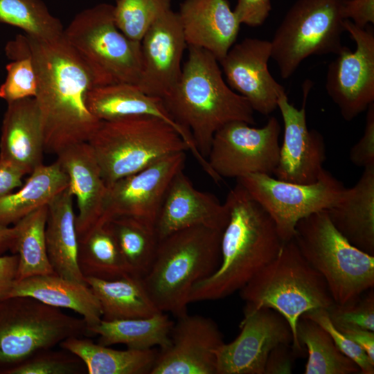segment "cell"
<instances>
[{
  "label": "cell",
  "instance_id": "43",
  "mask_svg": "<svg viewBox=\"0 0 374 374\" xmlns=\"http://www.w3.org/2000/svg\"><path fill=\"white\" fill-rule=\"evenodd\" d=\"M271 10V0H238L233 12L241 24L257 27L263 24Z\"/></svg>",
  "mask_w": 374,
  "mask_h": 374
},
{
  "label": "cell",
  "instance_id": "5",
  "mask_svg": "<svg viewBox=\"0 0 374 374\" xmlns=\"http://www.w3.org/2000/svg\"><path fill=\"white\" fill-rule=\"evenodd\" d=\"M246 302L244 313L271 308L289 323L297 355L303 346L296 336L301 317L312 310H328L335 304L322 276L305 259L293 239L283 242L278 256L240 290Z\"/></svg>",
  "mask_w": 374,
  "mask_h": 374
},
{
  "label": "cell",
  "instance_id": "48",
  "mask_svg": "<svg viewBox=\"0 0 374 374\" xmlns=\"http://www.w3.org/2000/svg\"><path fill=\"white\" fill-rule=\"evenodd\" d=\"M337 329L359 345L374 362L373 331L356 327H344Z\"/></svg>",
  "mask_w": 374,
  "mask_h": 374
},
{
  "label": "cell",
  "instance_id": "18",
  "mask_svg": "<svg viewBox=\"0 0 374 374\" xmlns=\"http://www.w3.org/2000/svg\"><path fill=\"white\" fill-rule=\"evenodd\" d=\"M270 41L247 37L233 44L219 61L228 85L245 98L254 112L268 116L277 109L283 85L268 69Z\"/></svg>",
  "mask_w": 374,
  "mask_h": 374
},
{
  "label": "cell",
  "instance_id": "3",
  "mask_svg": "<svg viewBox=\"0 0 374 374\" xmlns=\"http://www.w3.org/2000/svg\"><path fill=\"white\" fill-rule=\"evenodd\" d=\"M188 48V57L179 79L162 100L207 159L215 133L232 121L255 125L254 111L247 100L224 80L219 62L213 54L201 48Z\"/></svg>",
  "mask_w": 374,
  "mask_h": 374
},
{
  "label": "cell",
  "instance_id": "12",
  "mask_svg": "<svg viewBox=\"0 0 374 374\" xmlns=\"http://www.w3.org/2000/svg\"><path fill=\"white\" fill-rule=\"evenodd\" d=\"M281 126L274 116L262 127L232 121L214 134L207 161L222 179L249 174L271 175L279 159Z\"/></svg>",
  "mask_w": 374,
  "mask_h": 374
},
{
  "label": "cell",
  "instance_id": "26",
  "mask_svg": "<svg viewBox=\"0 0 374 374\" xmlns=\"http://www.w3.org/2000/svg\"><path fill=\"white\" fill-rule=\"evenodd\" d=\"M27 296L45 304L71 310L86 322L88 329L102 320L100 303L89 286L56 274L16 280L9 296Z\"/></svg>",
  "mask_w": 374,
  "mask_h": 374
},
{
  "label": "cell",
  "instance_id": "21",
  "mask_svg": "<svg viewBox=\"0 0 374 374\" xmlns=\"http://www.w3.org/2000/svg\"><path fill=\"white\" fill-rule=\"evenodd\" d=\"M87 105L91 113L103 121L137 116H152L163 120L181 136L205 172H211L207 159L199 152L191 134L176 122L162 98L144 93L135 84L118 83L93 87L88 92Z\"/></svg>",
  "mask_w": 374,
  "mask_h": 374
},
{
  "label": "cell",
  "instance_id": "13",
  "mask_svg": "<svg viewBox=\"0 0 374 374\" xmlns=\"http://www.w3.org/2000/svg\"><path fill=\"white\" fill-rule=\"evenodd\" d=\"M344 28L355 41V50L344 46L328 64L325 87L343 118L350 121L374 103V31L348 19Z\"/></svg>",
  "mask_w": 374,
  "mask_h": 374
},
{
  "label": "cell",
  "instance_id": "31",
  "mask_svg": "<svg viewBox=\"0 0 374 374\" xmlns=\"http://www.w3.org/2000/svg\"><path fill=\"white\" fill-rule=\"evenodd\" d=\"M173 324L168 314L159 312L145 318L102 319L88 330L90 336L98 335V343L103 346L121 344L136 350H147L154 346L163 349L170 344Z\"/></svg>",
  "mask_w": 374,
  "mask_h": 374
},
{
  "label": "cell",
  "instance_id": "35",
  "mask_svg": "<svg viewBox=\"0 0 374 374\" xmlns=\"http://www.w3.org/2000/svg\"><path fill=\"white\" fill-rule=\"evenodd\" d=\"M296 336L308 353L305 374L360 373L357 364L339 350L328 332L312 320L301 317Z\"/></svg>",
  "mask_w": 374,
  "mask_h": 374
},
{
  "label": "cell",
  "instance_id": "11",
  "mask_svg": "<svg viewBox=\"0 0 374 374\" xmlns=\"http://www.w3.org/2000/svg\"><path fill=\"white\" fill-rule=\"evenodd\" d=\"M239 183L270 215L283 242L293 238L297 222L330 208L345 189L344 184L325 169L312 184H301L254 173L237 179Z\"/></svg>",
  "mask_w": 374,
  "mask_h": 374
},
{
  "label": "cell",
  "instance_id": "38",
  "mask_svg": "<svg viewBox=\"0 0 374 374\" xmlns=\"http://www.w3.org/2000/svg\"><path fill=\"white\" fill-rule=\"evenodd\" d=\"M6 66V77L0 86V98L7 103L35 98L37 76L32 60L27 55L16 57Z\"/></svg>",
  "mask_w": 374,
  "mask_h": 374
},
{
  "label": "cell",
  "instance_id": "23",
  "mask_svg": "<svg viewBox=\"0 0 374 374\" xmlns=\"http://www.w3.org/2000/svg\"><path fill=\"white\" fill-rule=\"evenodd\" d=\"M177 13L187 46L205 49L218 62L238 37L241 24L227 0H184Z\"/></svg>",
  "mask_w": 374,
  "mask_h": 374
},
{
  "label": "cell",
  "instance_id": "8",
  "mask_svg": "<svg viewBox=\"0 0 374 374\" xmlns=\"http://www.w3.org/2000/svg\"><path fill=\"white\" fill-rule=\"evenodd\" d=\"M63 36L89 69L96 87L137 85L143 66L141 42L116 26L114 6L100 3L78 13Z\"/></svg>",
  "mask_w": 374,
  "mask_h": 374
},
{
  "label": "cell",
  "instance_id": "14",
  "mask_svg": "<svg viewBox=\"0 0 374 374\" xmlns=\"http://www.w3.org/2000/svg\"><path fill=\"white\" fill-rule=\"evenodd\" d=\"M186 158V152L170 154L107 186L100 223L127 216L155 226L168 188Z\"/></svg>",
  "mask_w": 374,
  "mask_h": 374
},
{
  "label": "cell",
  "instance_id": "9",
  "mask_svg": "<svg viewBox=\"0 0 374 374\" xmlns=\"http://www.w3.org/2000/svg\"><path fill=\"white\" fill-rule=\"evenodd\" d=\"M90 336L82 318L27 296L0 300V374L73 337Z\"/></svg>",
  "mask_w": 374,
  "mask_h": 374
},
{
  "label": "cell",
  "instance_id": "34",
  "mask_svg": "<svg viewBox=\"0 0 374 374\" xmlns=\"http://www.w3.org/2000/svg\"><path fill=\"white\" fill-rule=\"evenodd\" d=\"M106 222L131 274L143 277L152 265L159 242L155 226L127 216Z\"/></svg>",
  "mask_w": 374,
  "mask_h": 374
},
{
  "label": "cell",
  "instance_id": "10",
  "mask_svg": "<svg viewBox=\"0 0 374 374\" xmlns=\"http://www.w3.org/2000/svg\"><path fill=\"white\" fill-rule=\"evenodd\" d=\"M344 20L341 0H297L270 41L280 77H291L310 55H337L344 46Z\"/></svg>",
  "mask_w": 374,
  "mask_h": 374
},
{
  "label": "cell",
  "instance_id": "24",
  "mask_svg": "<svg viewBox=\"0 0 374 374\" xmlns=\"http://www.w3.org/2000/svg\"><path fill=\"white\" fill-rule=\"evenodd\" d=\"M44 132L35 98L7 103L0 136V160L30 174L42 165Z\"/></svg>",
  "mask_w": 374,
  "mask_h": 374
},
{
  "label": "cell",
  "instance_id": "19",
  "mask_svg": "<svg viewBox=\"0 0 374 374\" xmlns=\"http://www.w3.org/2000/svg\"><path fill=\"white\" fill-rule=\"evenodd\" d=\"M143 66L137 87L144 93L164 98L181 73V60L187 47L177 12L162 14L141 40Z\"/></svg>",
  "mask_w": 374,
  "mask_h": 374
},
{
  "label": "cell",
  "instance_id": "1",
  "mask_svg": "<svg viewBox=\"0 0 374 374\" xmlns=\"http://www.w3.org/2000/svg\"><path fill=\"white\" fill-rule=\"evenodd\" d=\"M5 51L10 60L27 55L34 64L38 82L35 98L42 117L44 150L57 154L87 142L101 122L87 105L88 92L96 84L64 36L44 40L18 35L7 43Z\"/></svg>",
  "mask_w": 374,
  "mask_h": 374
},
{
  "label": "cell",
  "instance_id": "7",
  "mask_svg": "<svg viewBox=\"0 0 374 374\" xmlns=\"http://www.w3.org/2000/svg\"><path fill=\"white\" fill-rule=\"evenodd\" d=\"M87 143L107 186L166 155L189 151L172 126L152 116L101 121Z\"/></svg>",
  "mask_w": 374,
  "mask_h": 374
},
{
  "label": "cell",
  "instance_id": "39",
  "mask_svg": "<svg viewBox=\"0 0 374 374\" xmlns=\"http://www.w3.org/2000/svg\"><path fill=\"white\" fill-rule=\"evenodd\" d=\"M87 373L82 360L64 350H45L13 369L10 374H82Z\"/></svg>",
  "mask_w": 374,
  "mask_h": 374
},
{
  "label": "cell",
  "instance_id": "36",
  "mask_svg": "<svg viewBox=\"0 0 374 374\" xmlns=\"http://www.w3.org/2000/svg\"><path fill=\"white\" fill-rule=\"evenodd\" d=\"M0 23L44 40L58 39L64 32L60 20L51 14L42 0H0Z\"/></svg>",
  "mask_w": 374,
  "mask_h": 374
},
{
  "label": "cell",
  "instance_id": "44",
  "mask_svg": "<svg viewBox=\"0 0 374 374\" xmlns=\"http://www.w3.org/2000/svg\"><path fill=\"white\" fill-rule=\"evenodd\" d=\"M341 13L344 19L364 28L374 24V0H341Z\"/></svg>",
  "mask_w": 374,
  "mask_h": 374
},
{
  "label": "cell",
  "instance_id": "25",
  "mask_svg": "<svg viewBox=\"0 0 374 374\" xmlns=\"http://www.w3.org/2000/svg\"><path fill=\"white\" fill-rule=\"evenodd\" d=\"M335 227L355 247L374 256V164L327 209Z\"/></svg>",
  "mask_w": 374,
  "mask_h": 374
},
{
  "label": "cell",
  "instance_id": "50",
  "mask_svg": "<svg viewBox=\"0 0 374 374\" xmlns=\"http://www.w3.org/2000/svg\"><path fill=\"white\" fill-rule=\"evenodd\" d=\"M115 1H117V0H115Z\"/></svg>",
  "mask_w": 374,
  "mask_h": 374
},
{
  "label": "cell",
  "instance_id": "29",
  "mask_svg": "<svg viewBox=\"0 0 374 374\" xmlns=\"http://www.w3.org/2000/svg\"><path fill=\"white\" fill-rule=\"evenodd\" d=\"M30 175L19 190L0 198L1 224H15L37 209L48 205L69 185V177L57 161L39 166Z\"/></svg>",
  "mask_w": 374,
  "mask_h": 374
},
{
  "label": "cell",
  "instance_id": "15",
  "mask_svg": "<svg viewBox=\"0 0 374 374\" xmlns=\"http://www.w3.org/2000/svg\"><path fill=\"white\" fill-rule=\"evenodd\" d=\"M240 328L233 341L215 350L216 374H264L271 350L281 344H292L289 323L271 308L244 313Z\"/></svg>",
  "mask_w": 374,
  "mask_h": 374
},
{
  "label": "cell",
  "instance_id": "42",
  "mask_svg": "<svg viewBox=\"0 0 374 374\" xmlns=\"http://www.w3.org/2000/svg\"><path fill=\"white\" fill-rule=\"evenodd\" d=\"M350 161L357 167L374 164V103L366 109L364 134L349 154Z\"/></svg>",
  "mask_w": 374,
  "mask_h": 374
},
{
  "label": "cell",
  "instance_id": "41",
  "mask_svg": "<svg viewBox=\"0 0 374 374\" xmlns=\"http://www.w3.org/2000/svg\"><path fill=\"white\" fill-rule=\"evenodd\" d=\"M301 317L312 320L327 331L339 350L357 364L360 369V373H374V362L359 345L333 325L326 309L312 310Z\"/></svg>",
  "mask_w": 374,
  "mask_h": 374
},
{
  "label": "cell",
  "instance_id": "17",
  "mask_svg": "<svg viewBox=\"0 0 374 374\" xmlns=\"http://www.w3.org/2000/svg\"><path fill=\"white\" fill-rule=\"evenodd\" d=\"M177 319L170 344L158 352L150 374H216L215 352L224 343L217 324L188 313Z\"/></svg>",
  "mask_w": 374,
  "mask_h": 374
},
{
  "label": "cell",
  "instance_id": "28",
  "mask_svg": "<svg viewBox=\"0 0 374 374\" xmlns=\"http://www.w3.org/2000/svg\"><path fill=\"white\" fill-rule=\"evenodd\" d=\"M84 280L100 303L103 320L145 318L161 312L141 276L130 274L114 280L84 278Z\"/></svg>",
  "mask_w": 374,
  "mask_h": 374
},
{
  "label": "cell",
  "instance_id": "46",
  "mask_svg": "<svg viewBox=\"0 0 374 374\" xmlns=\"http://www.w3.org/2000/svg\"><path fill=\"white\" fill-rule=\"evenodd\" d=\"M18 256L16 253L0 256V300L7 298L17 279Z\"/></svg>",
  "mask_w": 374,
  "mask_h": 374
},
{
  "label": "cell",
  "instance_id": "16",
  "mask_svg": "<svg viewBox=\"0 0 374 374\" xmlns=\"http://www.w3.org/2000/svg\"><path fill=\"white\" fill-rule=\"evenodd\" d=\"M311 82L303 86V105L296 108L289 102L286 92L278 100L277 108L283 121V141L274 172L276 179L295 184L316 182L324 168L326 146L323 136L316 130H309L306 120V100Z\"/></svg>",
  "mask_w": 374,
  "mask_h": 374
},
{
  "label": "cell",
  "instance_id": "32",
  "mask_svg": "<svg viewBox=\"0 0 374 374\" xmlns=\"http://www.w3.org/2000/svg\"><path fill=\"white\" fill-rule=\"evenodd\" d=\"M78 263L84 278L114 280L131 274L107 222L78 241Z\"/></svg>",
  "mask_w": 374,
  "mask_h": 374
},
{
  "label": "cell",
  "instance_id": "45",
  "mask_svg": "<svg viewBox=\"0 0 374 374\" xmlns=\"http://www.w3.org/2000/svg\"><path fill=\"white\" fill-rule=\"evenodd\" d=\"M297 354L291 344H281L269 353L264 374H290Z\"/></svg>",
  "mask_w": 374,
  "mask_h": 374
},
{
  "label": "cell",
  "instance_id": "2",
  "mask_svg": "<svg viewBox=\"0 0 374 374\" xmlns=\"http://www.w3.org/2000/svg\"><path fill=\"white\" fill-rule=\"evenodd\" d=\"M224 203L229 217L222 233L220 263L193 287L189 303L222 299L240 291L278 256L283 245L272 217L239 183Z\"/></svg>",
  "mask_w": 374,
  "mask_h": 374
},
{
  "label": "cell",
  "instance_id": "30",
  "mask_svg": "<svg viewBox=\"0 0 374 374\" xmlns=\"http://www.w3.org/2000/svg\"><path fill=\"white\" fill-rule=\"evenodd\" d=\"M59 346L80 358L88 374H150L158 354L152 348L115 350L84 337L68 338Z\"/></svg>",
  "mask_w": 374,
  "mask_h": 374
},
{
  "label": "cell",
  "instance_id": "49",
  "mask_svg": "<svg viewBox=\"0 0 374 374\" xmlns=\"http://www.w3.org/2000/svg\"><path fill=\"white\" fill-rule=\"evenodd\" d=\"M16 240L15 227L0 224V256L8 251L15 253Z\"/></svg>",
  "mask_w": 374,
  "mask_h": 374
},
{
  "label": "cell",
  "instance_id": "20",
  "mask_svg": "<svg viewBox=\"0 0 374 374\" xmlns=\"http://www.w3.org/2000/svg\"><path fill=\"white\" fill-rule=\"evenodd\" d=\"M229 209L215 195L199 190L183 172L171 181L164 197L155 229L159 240L184 229L204 226L223 231Z\"/></svg>",
  "mask_w": 374,
  "mask_h": 374
},
{
  "label": "cell",
  "instance_id": "4",
  "mask_svg": "<svg viewBox=\"0 0 374 374\" xmlns=\"http://www.w3.org/2000/svg\"><path fill=\"white\" fill-rule=\"evenodd\" d=\"M222 233L196 226L159 240L152 265L142 277L159 311L176 317L187 313L193 287L211 275L220 263Z\"/></svg>",
  "mask_w": 374,
  "mask_h": 374
},
{
  "label": "cell",
  "instance_id": "47",
  "mask_svg": "<svg viewBox=\"0 0 374 374\" xmlns=\"http://www.w3.org/2000/svg\"><path fill=\"white\" fill-rule=\"evenodd\" d=\"M25 175L17 168L0 160V198L21 187Z\"/></svg>",
  "mask_w": 374,
  "mask_h": 374
},
{
  "label": "cell",
  "instance_id": "27",
  "mask_svg": "<svg viewBox=\"0 0 374 374\" xmlns=\"http://www.w3.org/2000/svg\"><path fill=\"white\" fill-rule=\"evenodd\" d=\"M73 198L67 187L48 204L46 245L49 261L56 274L86 283L78 263V239Z\"/></svg>",
  "mask_w": 374,
  "mask_h": 374
},
{
  "label": "cell",
  "instance_id": "40",
  "mask_svg": "<svg viewBox=\"0 0 374 374\" xmlns=\"http://www.w3.org/2000/svg\"><path fill=\"white\" fill-rule=\"evenodd\" d=\"M329 317L337 328L356 327L374 332V292L370 289L344 305L334 304Z\"/></svg>",
  "mask_w": 374,
  "mask_h": 374
},
{
  "label": "cell",
  "instance_id": "37",
  "mask_svg": "<svg viewBox=\"0 0 374 374\" xmlns=\"http://www.w3.org/2000/svg\"><path fill=\"white\" fill-rule=\"evenodd\" d=\"M114 6L116 26L127 37L141 42L152 24L171 9V0H117Z\"/></svg>",
  "mask_w": 374,
  "mask_h": 374
},
{
  "label": "cell",
  "instance_id": "6",
  "mask_svg": "<svg viewBox=\"0 0 374 374\" xmlns=\"http://www.w3.org/2000/svg\"><path fill=\"white\" fill-rule=\"evenodd\" d=\"M324 278L335 304L349 303L374 287V256L353 245L333 225L327 210L300 220L292 238Z\"/></svg>",
  "mask_w": 374,
  "mask_h": 374
},
{
  "label": "cell",
  "instance_id": "22",
  "mask_svg": "<svg viewBox=\"0 0 374 374\" xmlns=\"http://www.w3.org/2000/svg\"><path fill=\"white\" fill-rule=\"evenodd\" d=\"M57 155L76 199L75 227L80 241L100 223L107 187L87 142L70 146Z\"/></svg>",
  "mask_w": 374,
  "mask_h": 374
},
{
  "label": "cell",
  "instance_id": "33",
  "mask_svg": "<svg viewBox=\"0 0 374 374\" xmlns=\"http://www.w3.org/2000/svg\"><path fill=\"white\" fill-rule=\"evenodd\" d=\"M47 213L48 205H45L14 224L17 231L15 253L18 256L16 280L55 274L46 245Z\"/></svg>",
  "mask_w": 374,
  "mask_h": 374
}]
</instances>
